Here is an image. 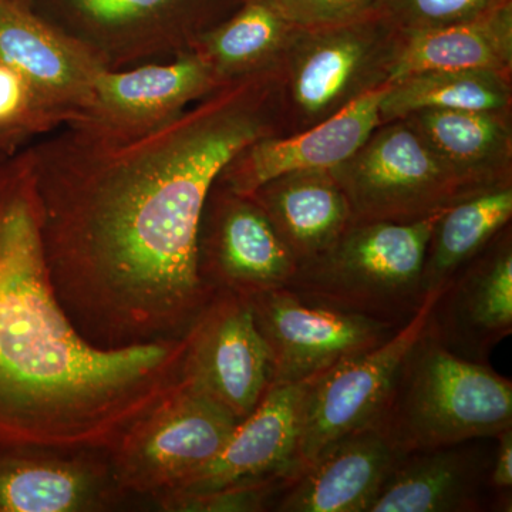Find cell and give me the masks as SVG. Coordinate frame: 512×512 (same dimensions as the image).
Instances as JSON below:
<instances>
[{
    "instance_id": "obj_15",
    "label": "cell",
    "mask_w": 512,
    "mask_h": 512,
    "mask_svg": "<svg viewBox=\"0 0 512 512\" xmlns=\"http://www.w3.org/2000/svg\"><path fill=\"white\" fill-rule=\"evenodd\" d=\"M491 439L402 454L370 512L494 511Z\"/></svg>"
},
{
    "instance_id": "obj_6",
    "label": "cell",
    "mask_w": 512,
    "mask_h": 512,
    "mask_svg": "<svg viewBox=\"0 0 512 512\" xmlns=\"http://www.w3.org/2000/svg\"><path fill=\"white\" fill-rule=\"evenodd\" d=\"M332 171L348 198L352 222L426 220L478 194L444 165L407 119L379 124Z\"/></svg>"
},
{
    "instance_id": "obj_9",
    "label": "cell",
    "mask_w": 512,
    "mask_h": 512,
    "mask_svg": "<svg viewBox=\"0 0 512 512\" xmlns=\"http://www.w3.org/2000/svg\"><path fill=\"white\" fill-rule=\"evenodd\" d=\"M439 291L427 293L416 315L382 345L309 379L299 437V470L330 444L372 426L397 367L426 329Z\"/></svg>"
},
{
    "instance_id": "obj_5",
    "label": "cell",
    "mask_w": 512,
    "mask_h": 512,
    "mask_svg": "<svg viewBox=\"0 0 512 512\" xmlns=\"http://www.w3.org/2000/svg\"><path fill=\"white\" fill-rule=\"evenodd\" d=\"M402 30L377 10L302 29L278 66L285 136L308 130L390 83Z\"/></svg>"
},
{
    "instance_id": "obj_25",
    "label": "cell",
    "mask_w": 512,
    "mask_h": 512,
    "mask_svg": "<svg viewBox=\"0 0 512 512\" xmlns=\"http://www.w3.org/2000/svg\"><path fill=\"white\" fill-rule=\"evenodd\" d=\"M101 480L92 467L59 458H0V512H74L93 507Z\"/></svg>"
},
{
    "instance_id": "obj_11",
    "label": "cell",
    "mask_w": 512,
    "mask_h": 512,
    "mask_svg": "<svg viewBox=\"0 0 512 512\" xmlns=\"http://www.w3.org/2000/svg\"><path fill=\"white\" fill-rule=\"evenodd\" d=\"M200 272L212 291L251 296L286 288L298 261L248 195L215 183L200 228Z\"/></svg>"
},
{
    "instance_id": "obj_12",
    "label": "cell",
    "mask_w": 512,
    "mask_h": 512,
    "mask_svg": "<svg viewBox=\"0 0 512 512\" xmlns=\"http://www.w3.org/2000/svg\"><path fill=\"white\" fill-rule=\"evenodd\" d=\"M427 330L450 352L480 363L511 335V224L441 286Z\"/></svg>"
},
{
    "instance_id": "obj_18",
    "label": "cell",
    "mask_w": 512,
    "mask_h": 512,
    "mask_svg": "<svg viewBox=\"0 0 512 512\" xmlns=\"http://www.w3.org/2000/svg\"><path fill=\"white\" fill-rule=\"evenodd\" d=\"M406 119L474 192L512 184V111L426 110Z\"/></svg>"
},
{
    "instance_id": "obj_17",
    "label": "cell",
    "mask_w": 512,
    "mask_h": 512,
    "mask_svg": "<svg viewBox=\"0 0 512 512\" xmlns=\"http://www.w3.org/2000/svg\"><path fill=\"white\" fill-rule=\"evenodd\" d=\"M248 197L264 211L298 265L318 258L352 222L348 198L328 168L279 175Z\"/></svg>"
},
{
    "instance_id": "obj_14",
    "label": "cell",
    "mask_w": 512,
    "mask_h": 512,
    "mask_svg": "<svg viewBox=\"0 0 512 512\" xmlns=\"http://www.w3.org/2000/svg\"><path fill=\"white\" fill-rule=\"evenodd\" d=\"M386 87L367 93L308 130L249 144L224 168L217 183L235 194L248 195L282 174L338 167L382 124L379 106Z\"/></svg>"
},
{
    "instance_id": "obj_16",
    "label": "cell",
    "mask_w": 512,
    "mask_h": 512,
    "mask_svg": "<svg viewBox=\"0 0 512 512\" xmlns=\"http://www.w3.org/2000/svg\"><path fill=\"white\" fill-rule=\"evenodd\" d=\"M402 453L366 427L330 444L291 477L278 512H370Z\"/></svg>"
},
{
    "instance_id": "obj_21",
    "label": "cell",
    "mask_w": 512,
    "mask_h": 512,
    "mask_svg": "<svg viewBox=\"0 0 512 512\" xmlns=\"http://www.w3.org/2000/svg\"><path fill=\"white\" fill-rule=\"evenodd\" d=\"M301 30L274 0H242L234 13L205 32L195 46L222 86L276 69Z\"/></svg>"
},
{
    "instance_id": "obj_1",
    "label": "cell",
    "mask_w": 512,
    "mask_h": 512,
    "mask_svg": "<svg viewBox=\"0 0 512 512\" xmlns=\"http://www.w3.org/2000/svg\"><path fill=\"white\" fill-rule=\"evenodd\" d=\"M274 136H285L276 69L222 84L56 205L43 258L84 338L124 348L191 328L215 295L198 247L212 187L244 148Z\"/></svg>"
},
{
    "instance_id": "obj_2",
    "label": "cell",
    "mask_w": 512,
    "mask_h": 512,
    "mask_svg": "<svg viewBox=\"0 0 512 512\" xmlns=\"http://www.w3.org/2000/svg\"><path fill=\"white\" fill-rule=\"evenodd\" d=\"M188 342L93 345L57 301L28 202L0 217V446L113 450L181 382Z\"/></svg>"
},
{
    "instance_id": "obj_26",
    "label": "cell",
    "mask_w": 512,
    "mask_h": 512,
    "mask_svg": "<svg viewBox=\"0 0 512 512\" xmlns=\"http://www.w3.org/2000/svg\"><path fill=\"white\" fill-rule=\"evenodd\" d=\"M80 22L106 32L167 26L197 45L205 32L228 18L242 0H56Z\"/></svg>"
},
{
    "instance_id": "obj_28",
    "label": "cell",
    "mask_w": 512,
    "mask_h": 512,
    "mask_svg": "<svg viewBox=\"0 0 512 512\" xmlns=\"http://www.w3.org/2000/svg\"><path fill=\"white\" fill-rule=\"evenodd\" d=\"M512 0H379L377 10L402 32L443 28L487 15Z\"/></svg>"
},
{
    "instance_id": "obj_3",
    "label": "cell",
    "mask_w": 512,
    "mask_h": 512,
    "mask_svg": "<svg viewBox=\"0 0 512 512\" xmlns=\"http://www.w3.org/2000/svg\"><path fill=\"white\" fill-rule=\"evenodd\" d=\"M372 426L402 454L490 439L512 427V382L488 363L450 352L426 326Z\"/></svg>"
},
{
    "instance_id": "obj_7",
    "label": "cell",
    "mask_w": 512,
    "mask_h": 512,
    "mask_svg": "<svg viewBox=\"0 0 512 512\" xmlns=\"http://www.w3.org/2000/svg\"><path fill=\"white\" fill-rule=\"evenodd\" d=\"M237 424L181 379L113 448L114 480L136 493H173L220 453Z\"/></svg>"
},
{
    "instance_id": "obj_30",
    "label": "cell",
    "mask_w": 512,
    "mask_h": 512,
    "mask_svg": "<svg viewBox=\"0 0 512 512\" xmlns=\"http://www.w3.org/2000/svg\"><path fill=\"white\" fill-rule=\"evenodd\" d=\"M493 463L488 473V488L494 497L495 511H511L512 427L494 437Z\"/></svg>"
},
{
    "instance_id": "obj_13",
    "label": "cell",
    "mask_w": 512,
    "mask_h": 512,
    "mask_svg": "<svg viewBox=\"0 0 512 512\" xmlns=\"http://www.w3.org/2000/svg\"><path fill=\"white\" fill-rule=\"evenodd\" d=\"M308 382L271 384L254 412L239 421L220 453L183 487L168 494L201 493L244 481L295 476Z\"/></svg>"
},
{
    "instance_id": "obj_19",
    "label": "cell",
    "mask_w": 512,
    "mask_h": 512,
    "mask_svg": "<svg viewBox=\"0 0 512 512\" xmlns=\"http://www.w3.org/2000/svg\"><path fill=\"white\" fill-rule=\"evenodd\" d=\"M22 0H0V62L25 77L33 93L90 99L99 69Z\"/></svg>"
},
{
    "instance_id": "obj_31",
    "label": "cell",
    "mask_w": 512,
    "mask_h": 512,
    "mask_svg": "<svg viewBox=\"0 0 512 512\" xmlns=\"http://www.w3.org/2000/svg\"><path fill=\"white\" fill-rule=\"evenodd\" d=\"M33 90L25 77L13 67L0 62V126L13 123L25 114Z\"/></svg>"
},
{
    "instance_id": "obj_29",
    "label": "cell",
    "mask_w": 512,
    "mask_h": 512,
    "mask_svg": "<svg viewBox=\"0 0 512 512\" xmlns=\"http://www.w3.org/2000/svg\"><path fill=\"white\" fill-rule=\"evenodd\" d=\"M379 0H274L286 18L301 29L339 25L377 12Z\"/></svg>"
},
{
    "instance_id": "obj_10",
    "label": "cell",
    "mask_w": 512,
    "mask_h": 512,
    "mask_svg": "<svg viewBox=\"0 0 512 512\" xmlns=\"http://www.w3.org/2000/svg\"><path fill=\"white\" fill-rule=\"evenodd\" d=\"M188 332L185 382L238 423L247 419L271 384V356L248 296L215 293Z\"/></svg>"
},
{
    "instance_id": "obj_8",
    "label": "cell",
    "mask_w": 512,
    "mask_h": 512,
    "mask_svg": "<svg viewBox=\"0 0 512 512\" xmlns=\"http://www.w3.org/2000/svg\"><path fill=\"white\" fill-rule=\"evenodd\" d=\"M249 301L271 356V384L306 382L377 348L402 328L306 301L288 288Z\"/></svg>"
},
{
    "instance_id": "obj_22",
    "label": "cell",
    "mask_w": 512,
    "mask_h": 512,
    "mask_svg": "<svg viewBox=\"0 0 512 512\" xmlns=\"http://www.w3.org/2000/svg\"><path fill=\"white\" fill-rule=\"evenodd\" d=\"M221 87L210 63L200 52L167 66H146L126 73L101 72L93 96L110 113L144 121L170 116L184 104Z\"/></svg>"
},
{
    "instance_id": "obj_4",
    "label": "cell",
    "mask_w": 512,
    "mask_h": 512,
    "mask_svg": "<svg viewBox=\"0 0 512 512\" xmlns=\"http://www.w3.org/2000/svg\"><path fill=\"white\" fill-rule=\"evenodd\" d=\"M440 214L414 222H350L323 254L298 266L286 288L328 308L406 325L427 296L424 259Z\"/></svg>"
},
{
    "instance_id": "obj_20",
    "label": "cell",
    "mask_w": 512,
    "mask_h": 512,
    "mask_svg": "<svg viewBox=\"0 0 512 512\" xmlns=\"http://www.w3.org/2000/svg\"><path fill=\"white\" fill-rule=\"evenodd\" d=\"M426 70H488L512 76V2L468 22L402 32L390 83Z\"/></svg>"
},
{
    "instance_id": "obj_23",
    "label": "cell",
    "mask_w": 512,
    "mask_h": 512,
    "mask_svg": "<svg viewBox=\"0 0 512 512\" xmlns=\"http://www.w3.org/2000/svg\"><path fill=\"white\" fill-rule=\"evenodd\" d=\"M511 220L512 184L478 192L441 212L427 244L424 291L440 289Z\"/></svg>"
},
{
    "instance_id": "obj_27",
    "label": "cell",
    "mask_w": 512,
    "mask_h": 512,
    "mask_svg": "<svg viewBox=\"0 0 512 512\" xmlns=\"http://www.w3.org/2000/svg\"><path fill=\"white\" fill-rule=\"evenodd\" d=\"M289 480L291 477H269L201 493L165 494L161 505L168 511L185 512L274 511Z\"/></svg>"
},
{
    "instance_id": "obj_24",
    "label": "cell",
    "mask_w": 512,
    "mask_h": 512,
    "mask_svg": "<svg viewBox=\"0 0 512 512\" xmlns=\"http://www.w3.org/2000/svg\"><path fill=\"white\" fill-rule=\"evenodd\" d=\"M426 110L512 111V76L488 70H426L387 84L380 121Z\"/></svg>"
}]
</instances>
